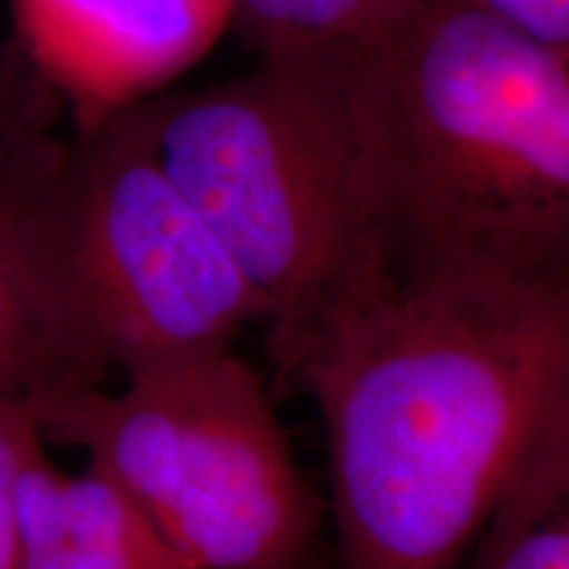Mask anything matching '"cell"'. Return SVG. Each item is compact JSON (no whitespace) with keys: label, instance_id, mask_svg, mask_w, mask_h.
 I'll list each match as a JSON object with an SVG mask.
<instances>
[{"label":"cell","instance_id":"cell-8","mask_svg":"<svg viewBox=\"0 0 569 569\" xmlns=\"http://www.w3.org/2000/svg\"><path fill=\"white\" fill-rule=\"evenodd\" d=\"M21 151L0 156V396L11 398L101 382L71 346L13 211L9 167Z\"/></svg>","mask_w":569,"mask_h":569},{"label":"cell","instance_id":"cell-1","mask_svg":"<svg viewBox=\"0 0 569 569\" xmlns=\"http://www.w3.org/2000/svg\"><path fill=\"white\" fill-rule=\"evenodd\" d=\"M274 365L322 411L340 569H457L569 443V274L375 261Z\"/></svg>","mask_w":569,"mask_h":569},{"label":"cell","instance_id":"cell-4","mask_svg":"<svg viewBox=\"0 0 569 569\" xmlns=\"http://www.w3.org/2000/svg\"><path fill=\"white\" fill-rule=\"evenodd\" d=\"M11 203L63 330L103 380L232 348L264 303L153 153L138 103L21 153Z\"/></svg>","mask_w":569,"mask_h":569},{"label":"cell","instance_id":"cell-3","mask_svg":"<svg viewBox=\"0 0 569 569\" xmlns=\"http://www.w3.org/2000/svg\"><path fill=\"white\" fill-rule=\"evenodd\" d=\"M346 38L259 48L246 74L138 101L161 167L264 303L274 361L375 267Z\"/></svg>","mask_w":569,"mask_h":569},{"label":"cell","instance_id":"cell-10","mask_svg":"<svg viewBox=\"0 0 569 569\" xmlns=\"http://www.w3.org/2000/svg\"><path fill=\"white\" fill-rule=\"evenodd\" d=\"M380 0H232L259 48L336 40L359 32Z\"/></svg>","mask_w":569,"mask_h":569},{"label":"cell","instance_id":"cell-11","mask_svg":"<svg viewBox=\"0 0 569 569\" xmlns=\"http://www.w3.org/2000/svg\"><path fill=\"white\" fill-rule=\"evenodd\" d=\"M67 109L61 92L17 38L0 46V153L51 138Z\"/></svg>","mask_w":569,"mask_h":569},{"label":"cell","instance_id":"cell-5","mask_svg":"<svg viewBox=\"0 0 569 569\" xmlns=\"http://www.w3.org/2000/svg\"><path fill=\"white\" fill-rule=\"evenodd\" d=\"M40 438L88 451L190 569H317L322 503L261 377L213 351L24 398Z\"/></svg>","mask_w":569,"mask_h":569},{"label":"cell","instance_id":"cell-9","mask_svg":"<svg viewBox=\"0 0 569 569\" xmlns=\"http://www.w3.org/2000/svg\"><path fill=\"white\" fill-rule=\"evenodd\" d=\"M457 569H569V443L549 448L498 498Z\"/></svg>","mask_w":569,"mask_h":569},{"label":"cell","instance_id":"cell-7","mask_svg":"<svg viewBox=\"0 0 569 569\" xmlns=\"http://www.w3.org/2000/svg\"><path fill=\"white\" fill-rule=\"evenodd\" d=\"M17 569H190L122 490L88 467L67 475L32 448L19 478Z\"/></svg>","mask_w":569,"mask_h":569},{"label":"cell","instance_id":"cell-2","mask_svg":"<svg viewBox=\"0 0 569 569\" xmlns=\"http://www.w3.org/2000/svg\"><path fill=\"white\" fill-rule=\"evenodd\" d=\"M346 92L375 261L569 274V53L465 0H380Z\"/></svg>","mask_w":569,"mask_h":569},{"label":"cell","instance_id":"cell-12","mask_svg":"<svg viewBox=\"0 0 569 569\" xmlns=\"http://www.w3.org/2000/svg\"><path fill=\"white\" fill-rule=\"evenodd\" d=\"M40 440L24 398L0 396V569H17L19 478Z\"/></svg>","mask_w":569,"mask_h":569},{"label":"cell","instance_id":"cell-6","mask_svg":"<svg viewBox=\"0 0 569 569\" xmlns=\"http://www.w3.org/2000/svg\"><path fill=\"white\" fill-rule=\"evenodd\" d=\"M17 38L74 124L163 92L219 40L232 0H11Z\"/></svg>","mask_w":569,"mask_h":569},{"label":"cell","instance_id":"cell-13","mask_svg":"<svg viewBox=\"0 0 569 569\" xmlns=\"http://www.w3.org/2000/svg\"><path fill=\"white\" fill-rule=\"evenodd\" d=\"M553 51L569 53V0H465Z\"/></svg>","mask_w":569,"mask_h":569},{"label":"cell","instance_id":"cell-14","mask_svg":"<svg viewBox=\"0 0 569 569\" xmlns=\"http://www.w3.org/2000/svg\"><path fill=\"white\" fill-rule=\"evenodd\" d=\"M32 146H34V142H32ZM19 151H21V148H19ZM13 153V151H11ZM0 156H6V153H0Z\"/></svg>","mask_w":569,"mask_h":569}]
</instances>
